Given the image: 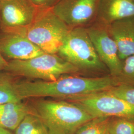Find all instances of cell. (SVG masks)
<instances>
[{
  "label": "cell",
  "mask_w": 134,
  "mask_h": 134,
  "mask_svg": "<svg viewBox=\"0 0 134 134\" xmlns=\"http://www.w3.org/2000/svg\"><path fill=\"white\" fill-rule=\"evenodd\" d=\"M119 83V80L114 77L63 76L53 81H19L18 82V88L22 100L42 97L67 99L107 91L120 86Z\"/></svg>",
  "instance_id": "6da1fadb"
},
{
  "label": "cell",
  "mask_w": 134,
  "mask_h": 134,
  "mask_svg": "<svg viewBox=\"0 0 134 134\" xmlns=\"http://www.w3.org/2000/svg\"><path fill=\"white\" fill-rule=\"evenodd\" d=\"M32 110L50 134H75L93 119L80 106L68 101L39 100L35 102Z\"/></svg>",
  "instance_id": "7a4b0ae2"
},
{
  "label": "cell",
  "mask_w": 134,
  "mask_h": 134,
  "mask_svg": "<svg viewBox=\"0 0 134 134\" xmlns=\"http://www.w3.org/2000/svg\"><path fill=\"white\" fill-rule=\"evenodd\" d=\"M70 29L51 9H39L33 23L18 34L44 53L56 54Z\"/></svg>",
  "instance_id": "3957f363"
},
{
  "label": "cell",
  "mask_w": 134,
  "mask_h": 134,
  "mask_svg": "<svg viewBox=\"0 0 134 134\" xmlns=\"http://www.w3.org/2000/svg\"><path fill=\"white\" fill-rule=\"evenodd\" d=\"M4 70L12 75L53 81L65 75L77 72L80 69L57 54L44 53L28 60H12Z\"/></svg>",
  "instance_id": "277c9868"
},
{
  "label": "cell",
  "mask_w": 134,
  "mask_h": 134,
  "mask_svg": "<svg viewBox=\"0 0 134 134\" xmlns=\"http://www.w3.org/2000/svg\"><path fill=\"white\" fill-rule=\"evenodd\" d=\"M57 54L79 69L98 70L104 68L85 27L70 29Z\"/></svg>",
  "instance_id": "5b68a950"
},
{
  "label": "cell",
  "mask_w": 134,
  "mask_h": 134,
  "mask_svg": "<svg viewBox=\"0 0 134 134\" xmlns=\"http://www.w3.org/2000/svg\"><path fill=\"white\" fill-rule=\"evenodd\" d=\"M80 106L93 118H134V106L107 91L67 99Z\"/></svg>",
  "instance_id": "8992f818"
},
{
  "label": "cell",
  "mask_w": 134,
  "mask_h": 134,
  "mask_svg": "<svg viewBox=\"0 0 134 134\" xmlns=\"http://www.w3.org/2000/svg\"><path fill=\"white\" fill-rule=\"evenodd\" d=\"M39 10L30 0H0L1 31H23L33 23Z\"/></svg>",
  "instance_id": "52a82bcc"
},
{
  "label": "cell",
  "mask_w": 134,
  "mask_h": 134,
  "mask_svg": "<svg viewBox=\"0 0 134 134\" xmlns=\"http://www.w3.org/2000/svg\"><path fill=\"white\" fill-rule=\"evenodd\" d=\"M98 0H60L51 9L70 28L85 27L96 19Z\"/></svg>",
  "instance_id": "ba28073f"
},
{
  "label": "cell",
  "mask_w": 134,
  "mask_h": 134,
  "mask_svg": "<svg viewBox=\"0 0 134 134\" xmlns=\"http://www.w3.org/2000/svg\"><path fill=\"white\" fill-rule=\"evenodd\" d=\"M86 29L101 61L113 76L121 74L122 61L119 57L117 45L106 26L96 23Z\"/></svg>",
  "instance_id": "9c48e42d"
},
{
  "label": "cell",
  "mask_w": 134,
  "mask_h": 134,
  "mask_svg": "<svg viewBox=\"0 0 134 134\" xmlns=\"http://www.w3.org/2000/svg\"><path fill=\"white\" fill-rule=\"evenodd\" d=\"M0 37L2 54L14 60H25L44 52L24 35L15 32H3Z\"/></svg>",
  "instance_id": "30bf717a"
},
{
  "label": "cell",
  "mask_w": 134,
  "mask_h": 134,
  "mask_svg": "<svg viewBox=\"0 0 134 134\" xmlns=\"http://www.w3.org/2000/svg\"><path fill=\"white\" fill-rule=\"evenodd\" d=\"M106 26L117 45L120 60L123 61L134 55V16L115 21Z\"/></svg>",
  "instance_id": "8fae6325"
},
{
  "label": "cell",
  "mask_w": 134,
  "mask_h": 134,
  "mask_svg": "<svg viewBox=\"0 0 134 134\" xmlns=\"http://www.w3.org/2000/svg\"><path fill=\"white\" fill-rule=\"evenodd\" d=\"M134 16L132 0H98L96 20L107 26L115 21Z\"/></svg>",
  "instance_id": "7c38bea8"
},
{
  "label": "cell",
  "mask_w": 134,
  "mask_h": 134,
  "mask_svg": "<svg viewBox=\"0 0 134 134\" xmlns=\"http://www.w3.org/2000/svg\"><path fill=\"white\" fill-rule=\"evenodd\" d=\"M34 111L21 102L0 104V127L9 130H15L24 117Z\"/></svg>",
  "instance_id": "4fadbf2b"
},
{
  "label": "cell",
  "mask_w": 134,
  "mask_h": 134,
  "mask_svg": "<svg viewBox=\"0 0 134 134\" xmlns=\"http://www.w3.org/2000/svg\"><path fill=\"white\" fill-rule=\"evenodd\" d=\"M13 75L8 72H0V104L21 102L18 88V82Z\"/></svg>",
  "instance_id": "5bb4252c"
},
{
  "label": "cell",
  "mask_w": 134,
  "mask_h": 134,
  "mask_svg": "<svg viewBox=\"0 0 134 134\" xmlns=\"http://www.w3.org/2000/svg\"><path fill=\"white\" fill-rule=\"evenodd\" d=\"M14 131V134H50L43 121L34 112L26 115Z\"/></svg>",
  "instance_id": "9a60e30c"
},
{
  "label": "cell",
  "mask_w": 134,
  "mask_h": 134,
  "mask_svg": "<svg viewBox=\"0 0 134 134\" xmlns=\"http://www.w3.org/2000/svg\"><path fill=\"white\" fill-rule=\"evenodd\" d=\"M109 117H98L83 125L75 134H107Z\"/></svg>",
  "instance_id": "2e32d148"
},
{
  "label": "cell",
  "mask_w": 134,
  "mask_h": 134,
  "mask_svg": "<svg viewBox=\"0 0 134 134\" xmlns=\"http://www.w3.org/2000/svg\"><path fill=\"white\" fill-rule=\"evenodd\" d=\"M107 134H134V122L122 118L110 121Z\"/></svg>",
  "instance_id": "e0dca14e"
},
{
  "label": "cell",
  "mask_w": 134,
  "mask_h": 134,
  "mask_svg": "<svg viewBox=\"0 0 134 134\" xmlns=\"http://www.w3.org/2000/svg\"><path fill=\"white\" fill-rule=\"evenodd\" d=\"M107 92L134 106V88L120 85Z\"/></svg>",
  "instance_id": "ac0fdd59"
},
{
  "label": "cell",
  "mask_w": 134,
  "mask_h": 134,
  "mask_svg": "<svg viewBox=\"0 0 134 134\" xmlns=\"http://www.w3.org/2000/svg\"><path fill=\"white\" fill-rule=\"evenodd\" d=\"M121 74L134 80V55L127 58L122 61Z\"/></svg>",
  "instance_id": "d6986e66"
},
{
  "label": "cell",
  "mask_w": 134,
  "mask_h": 134,
  "mask_svg": "<svg viewBox=\"0 0 134 134\" xmlns=\"http://www.w3.org/2000/svg\"><path fill=\"white\" fill-rule=\"evenodd\" d=\"M39 9H52L60 0H30Z\"/></svg>",
  "instance_id": "ffe728a7"
},
{
  "label": "cell",
  "mask_w": 134,
  "mask_h": 134,
  "mask_svg": "<svg viewBox=\"0 0 134 134\" xmlns=\"http://www.w3.org/2000/svg\"><path fill=\"white\" fill-rule=\"evenodd\" d=\"M8 62H7L4 57L3 56L0 50V71L3 70H4L5 68L8 64Z\"/></svg>",
  "instance_id": "44dd1931"
},
{
  "label": "cell",
  "mask_w": 134,
  "mask_h": 134,
  "mask_svg": "<svg viewBox=\"0 0 134 134\" xmlns=\"http://www.w3.org/2000/svg\"><path fill=\"white\" fill-rule=\"evenodd\" d=\"M0 134H13L9 130L0 127Z\"/></svg>",
  "instance_id": "7402d4cb"
},
{
  "label": "cell",
  "mask_w": 134,
  "mask_h": 134,
  "mask_svg": "<svg viewBox=\"0 0 134 134\" xmlns=\"http://www.w3.org/2000/svg\"><path fill=\"white\" fill-rule=\"evenodd\" d=\"M0 30H1V16H0Z\"/></svg>",
  "instance_id": "603a6c76"
},
{
  "label": "cell",
  "mask_w": 134,
  "mask_h": 134,
  "mask_svg": "<svg viewBox=\"0 0 134 134\" xmlns=\"http://www.w3.org/2000/svg\"><path fill=\"white\" fill-rule=\"evenodd\" d=\"M132 1L133 2H134V0H132Z\"/></svg>",
  "instance_id": "cb8c5ba5"
}]
</instances>
